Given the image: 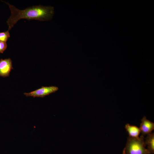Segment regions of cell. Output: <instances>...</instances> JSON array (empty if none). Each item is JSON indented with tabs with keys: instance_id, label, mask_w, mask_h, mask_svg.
Returning <instances> with one entry per match:
<instances>
[{
	"instance_id": "6da1fadb",
	"label": "cell",
	"mask_w": 154,
	"mask_h": 154,
	"mask_svg": "<svg viewBox=\"0 0 154 154\" xmlns=\"http://www.w3.org/2000/svg\"><path fill=\"white\" fill-rule=\"evenodd\" d=\"M4 2L8 5L11 12V16L7 21L9 31L21 19L47 21L52 19L54 14V8L52 6L39 5L21 10L8 3Z\"/></svg>"
},
{
	"instance_id": "7a4b0ae2",
	"label": "cell",
	"mask_w": 154,
	"mask_h": 154,
	"mask_svg": "<svg viewBox=\"0 0 154 154\" xmlns=\"http://www.w3.org/2000/svg\"><path fill=\"white\" fill-rule=\"evenodd\" d=\"M145 146L143 135L138 138L129 137L123 154H150Z\"/></svg>"
},
{
	"instance_id": "3957f363",
	"label": "cell",
	"mask_w": 154,
	"mask_h": 154,
	"mask_svg": "<svg viewBox=\"0 0 154 154\" xmlns=\"http://www.w3.org/2000/svg\"><path fill=\"white\" fill-rule=\"evenodd\" d=\"M58 88L56 86H42L41 88L32 91L29 93H25L24 94L26 96H31L34 98H43L52 93L57 91Z\"/></svg>"
},
{
	"instance_id": "277c9868",
	"label": "cell",
	"mask_w": 154,
	"mask_h": 154,
	"mask_svg": "<svg viewBox=\"0 0 154 154\" xmlns=\"http://www.w3.org/2000/svg\"><path fill=\"white\" fill-rule=\"evenodd\" d=\"M12 69V61L10 58L0 60V76L9 77Z\"/></svg>"
},
{
	"instance_id": "5b68a950",
	"label": "cell",
	"mask_w": 154,
	"mask_h": 154,
	"mask_svg": "<svg viewBox=\"0 0 154 154\" xmlns=\"http://www.w3.org/2000/svg\"><path fill=\"white\" fill-rule=\"evenodd\" d=\"M141 121L139 128L142 135H147L151 133L154 129V123L147 119L145 116L142 118Z\"/></svg>"
},
{
	"instance_id": "8992f818",
	"label": "cell",
	"mask_w": 154,
	"mask_h": 154,
	"mask_svg": "<svg viewBox=\"0 0 154 154\" xmlns=\"http://www.w3.org/2000/svg\"><path fill=\"white\" fill-rule=\"evenodd\" d=\"M125 128L128 133L129 137L133 138H138L139 137L141 133L139 128L127 123L125 125Z\"/></svg>"
},
{
	"instance_id": "52a82bcc",
	"label": "cell",
	"mask_w": 154,
	"mask_h": 154,
	"mask_svg": "<svg viewBox=\"0 0 154 154\" xmlns=\"http://www.w3.org/2000/svg\"><path fill=\"white\" fill-rule=\"evenodd\" d=\"M145 145H147V149L150 154L154 153V133H151L147 135L145 139Z\"/></svg>"
},
{
	"instance_id": "ba28073f",
	"label": "cell",
	"mask_w": 154,
	"mask_h": 154,
	"mask_svg": "<svg viewBox=\"0 0 154 154\" xmlns=\"http://www.w3.org/2000/svg\"><path fill=\"white\" fill-rule=\"evenodd\" d=\"M9 31L0 33V41L6 42L10 37Z\"/></svg>"
},
{
	"instance_id": "9c48e42d",
	"label": "cell",
	"mask_w": 154,
	"mask_h": 154,
	"mask_svg": "<svg viewBox=\"0 0 154 154\" xmlns=\"http://www.w3.org/2000/svg\"><path fill=\"white\" fill-rule=\"evenodd\" d=\"M7 47V45L6 42L0 41V53H3Z\"/></svg>"
}]
</instances>
